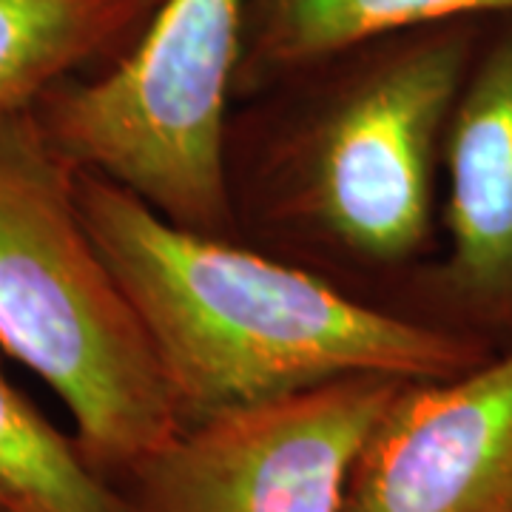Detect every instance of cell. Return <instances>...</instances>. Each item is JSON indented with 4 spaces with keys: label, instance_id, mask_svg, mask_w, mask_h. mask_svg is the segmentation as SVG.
<instances>
[{
    "label": "cell",
    "instance_id": "6da1fadb",
    "mask_svg": "<svg viewBox=\"0 0 512 512\" xmlns=\"http://www.w3.org/2000/svg\"><path fill=\"white\" fill-rule=\"evenodd\" d=\"M77 200L185 424L350 376L447 379L493 353L467 330L379 311L183 228L106 177L77 171Z\"/></svg>",
    "mask_w": 512,
    "mask_h": 512
},
{
    "label": "cell",
    "instance_id": "52a82bcc",
    "mask_svg": "<svg viewBox=\"0 0 512 512\" xmlns=\"http://www.w3.org/2000/svg\"><path fill=\"white\" fill-rule=\"evenodd\" d=\"M441 174V291L464 319L461 330L512 336V18L478 43L447 126Z\"/></svg>",
    "mask_w": 512,
    "mask_h": 512
},
{
    "label": "cell",
    "instance_id": "7a4b0ae2",
    "mask_svg": "<svg viewBox=\"0 0 512 512\" xmlns=\"http://www.w3.org/2000/svg\"><path fill=\"white\" fill-rule=\"evenodd\" d=\"M0 348L55 390L83 456L117 487L183 430L146 330L83 220L77 168L35 109L0 117Z\"/></svg>",
    "mask_w": 512,
    "mask_h": 512
},
{
    "label": "cell",
    "instance_id": "8992f818",
    "mask_svg": "<svg viewBox=\"0 0 512 512\" xmlns=\"http://www.w3.org/2000/svg\"><path fill=\"white\" fill-rule=\"evenodd\" d=\"M342 512H512V345L456 376L399 384Z\"/></svg>",
    "mask_w": 512,
    "mask_h": 512
},
{
    "label": "cell",
    "instance_id": "9c48e42d",
    "mask_svg": "<svg viewBox=\"0 0 512 512\" xmlns=\"http://www.w3.org/2000/svg\"><path fill=\"white\" fill-rule=\"evenodd\" d=\"M160 0H0V117L35 109L97 60L123 55Z\"/></svg>",
    "mask_w": 512,
    "mask_h": 512
},
{
    "label": "cell",
    "instance_id": "ba28073f",
    "mask_svg": "<svg viewBox=\"0 0 512 512\" xmlns=\"http://www.w3.org/2000/svg\"><path fill=\"white\" fill-rule=\"evenodd\" d=\"M487 18H512V0H248L242 57L293 72L404 32Z\"/></svg>",
    "mask_w": 512,
    "mask_h": 512
},
{
    "label": "cell",
    "instance_id": "30bf717a",
    "mask_svg": "<svg viewBox=\"0 0 512 512\" xmlns=\"http://www.w3.org/2000/svg\"><path fill=\"white\" fill-rule=\"evenodd\" d=\"M0 512H134L0 370Z\"/></svg>",
    "mask_w": 512,
    "mask_h": 512
},
{
    "label": "cell",
    "instance_id": "5b68a950",
    "mask_svg": "<svg viewBox=\"0 0 512 512\" xmlns=\"http://www.w3.org/2000/svg\"><path fill=\"white\" fill-rule=\"evenodd\" d=\"M399 384L350 376L188 421L120 490L134 512H342L353 461Z\"/></svg>",
    "mask_w": 512,
    "mask_h": 512
},
{
    "label": "cell",
    "instance_id": "3957f363",
    "mask_svg": "<svg viewBox=\"0 0 512 512\" xmlns=\"http://www.w3.org/2000/svg\"><path fill=\"white\" fill-rule=\"evenodd\" d=\"M245 18L248 0H160L109 72L72 77L37 103L49 143L171 222L225 234V114Z\"/></svg>",
    "mask_w": 512,
    "mask_h": 512
},
{
    "label": "cell",
    "instance_id": "277c9868",
    "mask_svg": "<svg viewBox=\"0 0 512 512\" xmlns=\"http://www.w3.org/2000/svg\"><path fill=\"white\" fill-rule=\"evenodd\" d=\"M456 20L370 43L299 140L296 202L356 259L396 265L433 234L444 137L481 43Z\"/></svg>",
    "mask_w": 512,
    "mask_h": 512
}]
</instances>
